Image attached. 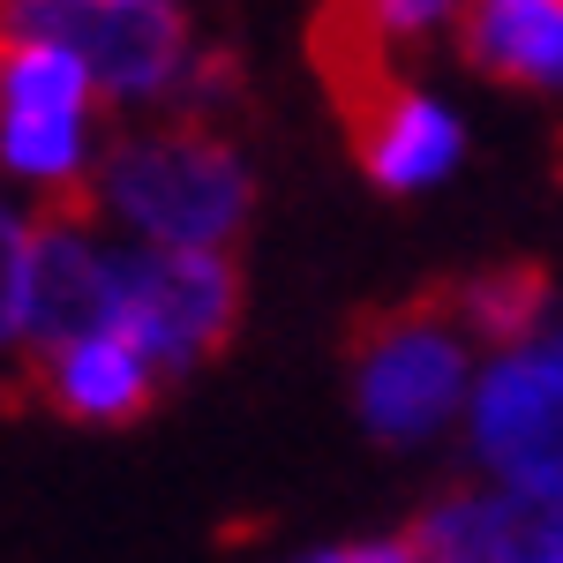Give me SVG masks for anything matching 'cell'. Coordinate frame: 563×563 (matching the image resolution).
I'll return each instance as SVG.
<instances>
[{
    "label": "cell",
    "instance_id": "6",
    "mask_svg": "<svg viewBox=\"0 0 563 563\" xmlns=\"http://www.w3.org/2000/svg\"><path fill=\"white\" fill-rule=\"evenodd\" d=\"M459 443L481 481L526 488V496H563V316L519 346L481 353Z\"/></svg>",
    "mask_w": 563,
    "mask_h": 563
},
{
    "label": "cell",
    "instance_id": "5",
    "mask_svg": "<svg viewBox=\"0 0 563 563\" xmlns=\"http://www.w3.org/2000/svg\"><path fill=\"white\" fill-rule=\"evenodd\" d=\"M121 241L90 211H15L0 225V339L45 353L90 323H113Z\"/></svg>",
    "mask_w": 563,
    "mask_h": 563
},
{
    "label": "cell",
    "instance_id": "14",
    "mask_svg": "<svg viewBox=\"0 0 563 563\" xmlns=\"http://www.w3.org/2000/svg\"><path fill=\"white\" fill-rule=\"evenodd\" d=\"M294 563H421L406 533H376V541H339V549H308Z\"/></svg>",
    "mask_w": 563,
    "mask_h": 563
},
{
    "label": "cell",
    "instance_id": "11",
    "mask_svg": "<svg viewBox=\"0 0 563 563\" xmlns=\"http://www.w3.org/2000/svg\"><path fill=\"white\" fill-rule=\"evenodd\" d=\"M549 504L563 496H526V488H451L435 496L421 519L406 526L421 563H541V533H549Z\"/></svg>",
    "mask_w": 563,
    "mask_h": 563
},
{
    "label": "cell",
    "instance_id": "3",
    "mask_svg": "<svg viewBox=\"0 0 563 563\" xmlns=\"http://www.w3.org/2000/svg\"><path fill=\"white\" fill-rule=\"evenodd\" d=\"M113 106L76 53L45 38H0V174L23 188V211H84L113 151Z\"/></svg>",
    "mask_w": 563,
    "mask_h": 563
},
{
    "label": "cell",
    "instance_id": "8",
    "mask_svg": "<svg viewBox=\"0 0 563 563\" xmlns=\"http://www.w3.org/2000/svg\"><path fill=\"white\" fill-rule=\"evenodd\" d=\"M353 151H361V174L376 180L384 196H421V188H443V180L466 166V121L451 98L406 84V76H384V84L353 90Z\"/></svg>",
    "mask_w": 563,
    "mask_h": 563
},
{
    "label": "cell",
    "instance_id": "7",
    "mask_svg": "<svg viewBox=\"0 0 563 563\" xmlns=\"http://www.w3.org/2000/svg\"><path fill=\"white\" fill-rule=\"evenodd\" d=\"M113 323L174 384V376L203 368L233 339V323H241V271H233V256H174V249H129L121 241Z\"/></svg>",
    "mask_w": 563,
    "mask_h": 563
},
{
    "label": "cell",
    "instance_id": "1",
    "mask_svg": "<svg viewBox=\"0 0 563 563\" xmlns=\"http://www.w3.org/2000/svg\"><path fill=\"white\" fill-rule=\"evenodd\" d=\"M84 211L129 249L233 256V241L249 233V211H256V174L241 143L203 113L121 121Z\"/></svg>",
    "mask_w": 563,
    "mask_h": 563
},
{
    "label": "cell",
    "instance_id": "10",
    "mask_svg": "<svg viewBox=\"0 0 563 563\" xmlns=\"http://www.w3.org/2000/svg\"><path fill=\"white\" fill-rule=\"evenodd\" d=\"M466 15L474 0H331L323 8V68L339 76V90H368L398 76L406 53H421L435 38H466Z\"/></svg>",
    "mask_w": 563,
    "mask_h": 563
},
{
    "label": "cell",
    "instance_id": "13",
    "mask_svg": "<svg viewBox=\"0 0 563 563\" xmlns=\"http://www.w3.org/2000/svg\"><path fill=\"white\" fill-rule=\"evenodd\" d=\"M451 308H459V323L474 331V346H481V353L519 346V339H533V331H549V323H556V301H549L541 271H526V263L474 271V278L451 294Z\"/></svg>",
    "mask_w": 563,
    "mask_h": 563
},
{
    "label": "cell",
    "instance_id": "9",
    "mask_svg": "<svg viewBox=\"0 0 563 563\" xmlns=\"http://www.w3.org/2000/svg\"><path fill=\"white\" fill-rule=\"evenodd\" d=\"M158 384H166L158 361L135 346L121 323H90L76 339H53L45 353H31V390L76 429H129V421H143Z\"/></svg>",
    "mask_w": 563,
    "mask_h": 563
},
{
    "label": "cell",
    "instance_id": "4",
    "mask_svg": "<svg viewBox=\"0 0 563 563\" xmlns=\"http://www.w3.org/2000/svg\"><path fill=\"white\" fill-rule=\"evenodd\" d=\"M474 376H481V346H474V331L459 323L451 294L443 301L384 308L353 339V361H346L353 413L390 451H421L435 435L466 429Z\"/></svg>",
    "mask_w": 563,
    "mask_h": 563
},
{
    "label": "cell",
    "instance_id": "12",
    "mask_svg": "<svg viewBox=\"0 0 563 563\" xmlns=\"http://www.w3.org/2000/svg\"><path fill=\"white\" fill-rule=\"evenodd\" d=\"M459 45L481 76L563 106V0H474Z\"/></svg>",
    "mask_w": 563,
    "mask_h": 563
},
{
    "label": "cell",
    "instance_id": "2",
    "mask_svg": "<svg viewBox=\"0 0 563 563\" xmlns=\"http://www.w3.org/2000/svg\"><path fill=\"white\" fill-rule=\"evenodd\" d=\"M8 38H45L76 53L121 121L196 113L211 68L188 0H8Z\"/></svg>",
    "mask_w": 563,
    "mask_h": 563
}]
</instances>
